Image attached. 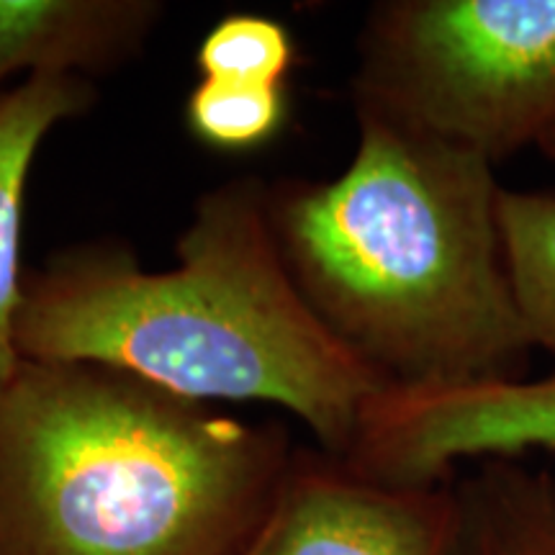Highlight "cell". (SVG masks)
Masks as SVG:
<instances>
[{
  "instance_id": "obj_13",
  "label": "cell",
  "mask_w": 555,
  "mask_h": 555,
  "mask_svg": "<svg viewBox=\"0 0 555 555\" xmlns=\"http://www.w3.org/2000/svg\"><path fill=\"white\" fill-rule=\"evenodd\" d=\"M540 150H543L547 157H553V159H555V131H553V134H551V137H547V139H545V142H543V144H540Z\"/></svg>"
},
{
  "instance_id": "obj_3",
  "label": "cell",
  "mask_w": 555,
  "mask_h": 555,
  "mask_svg": "<svg viewBox=\"0 0 555 555\" xmlns=\"http://www.w3.org/2000/svg\"><path fill=\"white\" fill-rule=\"evenodd\" d=\"M294 450L111 367L21 360L0 388V555H237Z\"/></svg>"
},
{
  "instance_id": "obj_1",
  "label": "cell",
  "mask_w": 555,
  "mask_h": 555,
  "mask_svg": "<svg viewBox=\"0 0 555 555\" xmlns=\"http://www.w3.org/2000/svg\"><path fill=\"white\" fill-rule=\"evenodd\" d=\"M268 189L237 178L206 191L170 270H144L119 245L52 255L24 281L21 360L103 365L204 406L275 404L345 457L386 384L298 294Z\"/></svg>"
},
{
  "instance_id": "obj_2",
  "label": "cell",
  "mask_w": 555,
  "mask_h": 555,
  "mask_svg": "<svg viewBox=\"0 0 555 555\" xmlns=\"http://www.w3.org/2000/svg\"><path fill=\"white\" fill-rule=\"evenodd\" d=\"M330 180L268 189L298 294L386 386L527 376L494 165L371 108Z\"/></svg>"
},
{
  "instance_id": "obj_10",
  "label": "cell",
  "mask_w": 555,
  "mask_h": 555,
  "mask_svg": "<svg viewBox=\"0 0 555 555\" xmlns=\"http://www.w3.org/2000/svg\"><path fill=\"white\" fill-rule=\"evenodd\" d=\"M499 224L532 345L555 352V191H502Z\"/></svg>"
},
{
  "instance_id": "obj_5",
  "label": "cell",
  "mask_w": 555,
  "mask_h": 555,
  "mask_svg": "<svg viewBox=\"0 0 555 555\" xmlns=\"http://www.w3.org/2000/svg\"><path fill=\"white\" fill-rule=\"evenodd\" d=\"M555 453V373L386 386L367 401L345 461L391 486H442L463 461Z\"/></svg>"
},
{
  "instance_id": "obj_7",
  "label": "cell",
  "mask_w": 555,
  "mask_h": 555,
  "mask_svg": "<svg viewBox=\"0 0 555 555\" xmlns=\"http://www.w3.org/2000/svg\"><path fill=\"white\" fill-rule=\"evenodd\" d=\"M163 16L155 0H0V86L16 73H108L137 52Z\"/></svg>"
},
{
  "instance_id": "obj_6",
  "label": "cell",
  "mask_w": 555,
  "mask_h": 555,
  "mask_svg": "<svg viewBox=\"0 0 555 555\" xmlns=\"http://www.w3.org/2000/svg\"><path fill=\"white\" fill-rule=\"evenodd\" d=\"M453 491L391 486L324 450H294L266 515L237 555H446Z\"/></svg>"
},
{
  "instance_id": "obj_12",
  "label": "cell",
  "mask_w": 555,
  "mask_h": 555,
  "mask_svg": "<svg viewBox=\"0 0 555 555\" xmlns=\"http://www.w3.org/2000/svg\"><path fill=\"white\" fill-rule=\"evenodd\" d=\"M298 50L288 26L262 13H229L219 18L196 50L204 80L286 88Z\"/></svg>"
},
{
  "instance_id": "obj_4",
  "label": "cell",
  "mask_w": 555,
  "mask_h": 555,
  "mask_svg": "<svg viewBox=\"0 0 555 555\" xmlns=\"http://www.w3.org/2000/svg\"><path fill=\"white\" fill-rule=\"evenodd\" d=\"M356 108L502 163L555 131V0H386L367 11Z\"/></svg>"
},
{
  "instance_id": "obj_9",
  "label": "cell",
  "mask_w": 555,
  "mask_h": 555,
  "mask_svg": "<svg viewBox=\"0 0 555 555\" xmlns=\"http://www.w3.org/2000/svg\"><path fill=\"white\" fill-rule=\"evenodd\" d=\"M453 530L446 555H555V476L522 457L478 461L450 478Z\"/></svg>"
},
{
  "instance_id": "obj_8",
  "label": "cell",
  "mask_w": 555,
  "mask_h": 555,
  "mask_svg": "<svg viewBox=\"0 0 555 555\" xmlns=\"http://www.w3.org/2000/svg\"><path fill=\"white\" fill-rule=\"evenodd\" d=\"M93 86L69 75H39L0 93V388L18 371L16 317L24 298L21 221L34 157L62 121L86 114Z\"/></svg>"
},
{
  "instance_id": "obj_11",
  "label": "cell",
  "mask_w": 555,
  "mask_h": 555,
  "mask_svg": "<svg viewBox=\"0 0 555 555\" xmlns=\"http://www.w3.org/2000/svg\"><path fill=\"white\" fill-rule=\"evenodd\" d=\"M185 127L208 150L224 155L255 152L286 129L288 88L201 80L185 99Z\"/></svg>"
}]
</instances>
